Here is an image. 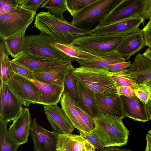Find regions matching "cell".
<instances>
[{
	"instance_id": "cell-30",
	"label": "cell",
	"mask_w": 151,
	"mask_h": 151,
	"mask_svg": "<svg viewBox=\"0 0 151 151\" xmlns=\"http://www.w3.org/2000/svg\"><path fill=\"white\" fill-rule=\"evenodd\" d=\"M72 64L65 73L63 83V93L68 92L75 104H78L79 99L77 92L76 80L73 74L75 69Z\"/></svg>"
},
{
	"instance_id": "cell-39",
	"label": "cell",
	"mask_w": 151,
	"mask_h": 151,
	"mask_svg": "<svg viewBox=\"0 0 151 151\" xmlns=\"http://www.w3.org/2000/svg\"><path fill=\"white\" fill-rule=\"evenodd\" d=\"M131 64V61H125L110 65L105 68L111 72H120L127 69Z\"/></svg>"
},
{
	"instance_id": "cell-1",
	"label": "cell",
	"mask_w": 151,
	"mask_h": 151,
	"mask_svg": "<svg viewBox=\"0 0 151 151\" xmlns=\"http://www.w3.org/2000/svg\"><path fill=\"white\" fill-rule=\"evenodd\" d=\"M32 27L50 36L57 43L64 44H70L76 39L89 35L91 30L78 28L70 22L44 11L36 16Z\"/></svg>"
},
{
	"instance_id": "cell-48",
	"label": "cell",
	"mask_w": 151,
	"mask_h": 151,
	"mask_svg": "<svg viewBox=\"0 0 151 151\" xmlns=\"http://www.w3.org/2000/svg\"><path fill=\"white\" fill-rule=\"evenodd\" d=\"M142 54L147 58L151 60V48H147Z\"/></svg>"
},
{
	"instance_id": "cell-7",
	"label": "cell",
	"mask_w": 151,
	"mask_h": 151,
	"mask_svg": "<svg viewBox=\"0 0 151 151\" xmlns=\"http://www.w3.org/2000/svg\"><path fill=\"white\" fill-rule=\"evenodd\" d=\"M120 0H96L73 17L70 23L81 29L90 30Z\"/></svg>"
},
{
	"instance_id": "cell-5",
	"label": "cell",
	"mask_w": 151,
	"mask_h": 151,
	"mask_svg": "<svg viewBox=\"0 0 151 151\" xmlns=\"http://www.w3.org/2000/svg\"><path fill=\"white\" fill-rule=\"evenodd\" d=\"M56 42L50 36L40 32L39 34L27 35L23 52L42 58L67 61H73V58L52 46Z\"/></svg>"
},
{
	"instance_id": "cell-25",
	"label": "cell",
	"mask_w": 151,
	"mask_h": 151,
	"mask_svg": "<svg viewBox=\"0 0 151 151\" xmlns=\"http://www.w3.org/2000/svg\"><path fill=\"white\" fill-rule=\"evenodd\" d=\"M81 66L91 68H105L108 66L126 60L117 51L110 54L99 56L97 59L78 60L76 61Z\"/></svg>"
},
{
	"instance_id": "cell-15",
	"label": "cell",
	"mask_w": 151,
	"mask_h": 151,
	"mask_svg": "<svg viewBox=\"0 0 151 151\" xmlns=\"http://www.w3.org/2000/svg\"><path fill=\"white\" fill-rule=\"evenodd\" d=\"M31 119L29 109L23 108L8 129L11 138L20 145L28 142Z\"/></svg>"
},
{
	"instance_id": "cell-14",
	"label": "cell",
	"mask_w": 151,
	"mask_h": 151,
	"mask_svg": "<svg viewBox=\"0 0 151 151\" xmlns=\"http://www.w3.org/2000/svg\"><path fill=\"white\" fill-rule=\"evenodd\" d=\"M43 108L53 131L58 134L72 133L74 127L62 108L57 104L45 106Z\"/></svg>"
},
{
	"instance_id": "cell-8",
	"label": "cell",
	"mask_w": 151,
	"mask_h": 151,
	"mask_svg": "<svg viewBox=\"0 0 151 151\" xmlns=\"http://www.w3.org/2000/svg\"><path fill=\"white\" fill-rule=\"evenodd\" d=\"M145 0H120L95 27H99L137 16L147 19Z\"/></svg>"
},
{
	"instance_id": "cell-43",
	"label": "cell",
	"mask_w": 151,
	"mask_h": 151,
	"mask_svg": "<svg viewBox=\"0 0 151 151\" xmlns=\"http://www.w3.org/2000/svg\"><path fill=\"white\" fill-rule=\"evenodd\" d=\"M99 151H132V150H129L125 148H118L113 146L104 148Z\"/></svg>"
},
{
	"instance_id": "cell-44",
	"label": "cell",
	"mask_w": 151,
	"mask_h": 151,
	"mask_svg": "<svg viewBox=\"0 0 151 151\" xmlns=\"http://www.w3.org/2000/svg\"><path fill=\"white\" fill-rule=\"evenodd\" d=\"M146 139L147 145L145 151H151V136L148 133L146 135Z\"/></svg>"
},
{
	"instance_id": "cell-47",
	"label": "cell",
	"mask_w": 151,
	"mask_h": 151,
	"mask_svg": "<svg viewBox=\"0 0 151 151\" xmlns=\"http://www.w3.org/2000/svg\"><path fill=\"white\" fill-rule=\"evenodd\" d=\"M146 106L150 119L151 120V94L149 101Z\"/></svg>"
},
{
	"instance_id": "cell-9",
	"label": "cell",
	"mask_w": 151,
	"mask_h": 151,
	"mask_svg": "<svg viewBox=\"0 0 151 151\" xmlns=\"http://www.w3.org/2000/svg\"><path fill=\"white\" fill-rule=\"evenodd\" d=\"M10 89L22 105L40 104L42 96L36 85L31 80L15 73L8 84Z\"/></svg>"
},
{
	"instance_id": "cell-2",
	"label": "cell",
	"mask_w": 151,
	"mask_h": 151,
	"mask_svg": "<svg viewBox=\"0 0 151 151\" xmlns=\"http://www.w3.org/2000/svg\"><path fill=\"white\" fill-rule=\"evenodd\" d=\"M122 119L102 115L93 119L94 128L91 134L104 147L127 145L129 132Z\"/></svg>"
},
{
	"instance_id": "cell-37",
	"label": "cell",
	"mask_w": 151,
	"mask_h": 151,
	"mask_svg": "<svg viewBox=\"0 0 151 151\" xmlns=\"http://www.w3.org/2000/svg\"><path fill=\"white\" fill-rule=\"evenodd\" d=\"M78 130L79 132L80 135L91 144L96 150L99 151L105 148L101 142L91 133L83 131Z\"/></svg>"
},
{
	"instance_id": "cell-29",
	"label": "cell",
	"mask_w": 151,
	"mask_h": 151,
	"mask_svg": "<svg viewBox=\"0 0 151 151\" xmlns=\"http://www.w3.org/2000/svg\"><path fill=\"white\" fill-rule=\"evenodd\" d=\"M25 32L21 33L17 37L4 40L5 48L9 55L15 58L23 52L25 40Z\"/></svg>"
},
{
	"instance_id": "cell-31",
	"label": "cell",
	"mask_w": 151,
	"mask_h": 151,
	"mask_svg": "<svg viewBox=\"0 0 151 151\" xmlns=\"http://www.w3.org/2000/svg\"><path fill=\"white\" fill-rule=\"evenodd\" d=\"M66 0H45L39 8H46L48 12L60 19L65 20L63 14L68 11Z\"/></svg>"
},
{
	"instance_id": "cell-20",
	"label": "cell",
	"mask_w": 151,
	"mask_h": 151,
	"mask_svg": "<svg viewBox=\"0 0 151 151\" xmlns=\"http://www.w3.org/2000/svg\"><path fill=\"white\" fill-rule=\"evenodd\" d=\"M145 46V41L142 30L125 36L117 51L125 60L140 51Z\"/></svg>"
},
{
	"instance_id": "cell-22",
	"label": "cell",
	"mask_w": 151,
	"mask_h": 151,
	"mask_svg": "<svg viewBox=\"0 0 151 151\" xmlns=\"http://www.w3.org/2000/svg\"><path fill=\"white\" fill-rule=\"evenodd\" d=\"M37 86L42 95L40 104L45 106L57 104L63 95L64 86L49 84L36 80H30Z\"/></svg>"
},
{
	"instance_id": "cell-10",
	"label": "cell",
	"mask_w": 151,
	"mask_h": 151,
	"mask_svg": "<svg viewBox=\"0 0 151 151\" xmlns=\"http://www.w3.org/2000/svg\"><path fill=\"white\" fill-rule=\"evenodd\" d=\"M144 21L142 17L136 16L104 26L95 27L91 30L89 35L125 36L140 30L139 27Z\"/></svg>"
},
{
	"instance_id": "cell-53",
	"label": "cell",
	"mask_w": 151,
	"mask_h": 151,
	"mask_svg": "<svg viewBox=\"0 0 151 151\" xmlns=\"http://www.w3.org/2000/svg\"><path fill=\"white\" fill-rule=\"evenodd\" d=\"M95 151H96V150H95Z\"/></svg>"
},
{
	"instance_id": "cell-42",
	"label": "cell",
	"mask_w": 151,
	"mask_h": 151,
	"mask_svg": "<svg viewBox=\"0 0 151 151\" xmlns=\"http://www.w3.org/2000/svg\"><path fill=\"white\" fill-rule=\"evenodd\" d=\"M117 94L119 96H124L129 98L136 96L134 89L131 87L122 86L116 88Z\"/></svg>"
},
{
	"instance_id": "cell-19",
	"label": "cell",
	"mask_w": 151,
	"mask_h": 151,
	"mask_svg": "<svg viewBox=\"0 0 151 151\" xmlns=\"http://www.w3.org/2000/svg\"><path fill=\"white\" fill-rule=\"evenodd\" d=\"M123 103L124 118L128 117L134 121L146 122L150 120L145 105L139 101L136 96L129 98L120 96Z\"/></svg>"
},
{
	"instance_id": "cell-12",
	"label": "cell",
	"mask_w": 151,
	"mask_h": 151,
	"mask_svg": "<svg viewBox=\"0 0 151 151\" xmlns=\"http://www.w3.org/2000/svg\"><path fill=\"white\" fill-rule=\"evenodd\" d=\"M30 134L33 140L34 151H57L59 134L39 125L35 118L31 119Z\"/></svg>"
},
{
	"instance_id": "cell-35",
	"label": "cell",
	"mask_w": 151,
	"mask_h": 151,
	"mask_svg": "<svg viewBox=\"0 0 151 151\" xmlns=\"http://www.w3.org/2000/svg\"><path fill=\"white\" fill-rule=\"evenodd\" d=\"M45 0H17L18 4L25 9L36 12Z\"/></svg>"
},
{
	"instance_id": "cell-21",
	"label": "cell",
	"mask_w": 151,
	"mask_h": 151,
	"mask_svg": "<svg viewBox=\"0 0 151 151\" xmlns=\"http://www.w3.org/2000/svg\"><path fill=\"white\" fill-rule=\"evenodd\" d=\"M12 60L32 71L39 68L63 64L69 62L42 58L24 52Z\"/></svg>"
},
{
	"instance_id": "cell-52",
	"label": "cell",
	"mask_w": 151,
	"mask_h": 151,
	"mask_svg": "<svg viewBox=\"0 0 151 151\" xmlns=\"http://www.w3.org/2000/svg\"><path fill=\"white\" fill-rule=\"evenodd\" d=\"M150 20H151V17Z\"/></svg>"
},
{
	"instance_id": "cell-38",
	"label": "cell",
	"mask_w": 151,
	"mask_h": 151,
	"mask_svg": "<svg viewBox=\"0 0 151 151\" xmlns=\"http://www.w3.org/2000/svg\"><path fill=\"white\" fill-rule=\"evenodd\" d=\"M18 5L17 0H0V15L10 12Z\"/></svg>"
},
{
	"instance_id": "cell-46",
	"label": "cell",
	"mask_w": 151,
	"mask_h": 151,
	"mask_svg": "<svg viewBox=\"0 0 151 151\" xmlns=\"http://www.w3.org/2000/svg\"><path fill=\"white\" fill-rule=\"evenodd\" d=\"M147 14L148 19L151 17V0H146Z\"/></svg>"
},
{
	"instance_id": "cell-50",
	"label": "cell",
	"mask_w": 151,
	"mask_h": 151,
	"mask_svg": "<svg viewBox=\"0 0 151 151\" xmlns=\"http://www.w3.org/2000/svg\"><path fill=\"white\" fill-rule=\"evenodd\" d=\"M148 133H149L151 136V129L148 132Z\"/></svg>"
},
{
	"instance_id": "cell-11",
	"label": "cell",
	"mask_w": 151,
	"mask_h": 151,
	"mask_svg": "<svg viewBox=\"0 0 151 151\" xmlns=\"http://www.w3.org/2000/svg\"><path fill=\"white\" fill-rule=\"evenodd\" d=\"M115 73L138 85H142L151 80V60L139 53L129 68Z\"/></svg>"
},
{
	"instance_id": "cell-13",
	"label": "cell",
	"mask_w": 151,
	"mask_h": 151,
	"mask_svg": "<svg viewBox=\"0 0 151 151\" xmlns=\"http://www.w3.org/2000/svg\"><path fill=\"white\" fill-rule=\"evenodd\" d=\"M0 96V117L5 121H13L23 109L22 104L11 91L8 85L1 81Z\"/></svg>"
},
{
	"instance_id": "cell-26",
	"label": "cell",
	"mask_w": 151,
	"mask_h": 151,
	"mask_svg": "<svg viewBox=\"0 0 151 151\" xmlns=\"http://www.w3.org/2000/svg\"><path fill=\"white\" fill-rule=\"evenodd\" d=\"M51 45L73 58L74 61H76L78 60L95 59L99 57V56L93 55L79 47L71 44L55 42L51 44Z\"/></svg>"
},
{
	"instance_id": "cell-24",
	"label": "cell",
	"mask_w": 151,
	"mask_h": 151,
	"mask_svg": "<svg viewBox=\"0 0 151 151\" xmlns=\"http://www.w3.org/2000/svg\"><path fill=\"white\" fill-rule=\"evenodd\" d=\"M86 139L81 136L67 133L59 134L57 141V150L80 151Z\"/></svg>"
},
{
	"instance_id": "cell-34",
	"label": "cell",
	"mask_w": 151,
	"mask_h": 151,
	"mask_svg": "<svg viewBox=\"0 0 151 151\" xmlns=\"http://www.w3.org/2000/svg\"><path fill=\"white\" fill-rule=\"evenodd\" d=\"M11 63L15 73L21 75L30 80H35L32 71L12 60H11Z\"/></svg>"
},
{
	"instance_id": "cell-28",
	"label": "cell",
	"mask_w": 151,
	"mask_h": 151,
	"mask_svg": "<svg viewBox=\"0 0 151 151\" xmlns=\"http://www.w3.org/2000/svg\"><path fill=\"white\" fill-rule=\"evenodd\" d=\"M9 122L0 117V151H17L20 145L10 135L7 129Z\"/></svg>"
},
{
	"instance_id": "cell-23",
	"label": "cell",
	"mask_w": 151,
	"mask_h": 151,
	"mask_svg": "<svg viewBox=\"0 0 151 151\" xmlns=\"http://www.w3.org/2000/svg\"><path fill=\"white\" fill-rule=\"evenodd\" d=\"M62 109L74 128L91 133V129L83 121L76 108L75 103L68 92L64 93L60 100Z\"/></svg>"
},
{
	"instance_id": "cell-36",
	"label": "cell",
	"mask_w": 151,
	"mask_h": 151,
	"mask_svg": "<svg viewBox=\"0 0 151 151\" xmlns=\"http://www.w3.org/2000/svg\"><path fill=\"white\" fill-rule=\"evenodd\" d=\"M136 96L143 104L146 105L149 100L151 93L146 86L140 85L134 89Z\"/></svg>"
},
{
	"instance_id": "cell-45",
	"label": "cell",
	"mask_w": 151,
	"mask_h": 151,
	"mask_svg": "<svg viewBox=\"0 0 151 151\" xmlns=\"http://www.w3.org/2000/svg\"><path fill=\"white\" fill-rule=\"evenodd\" d=\"M84 148L85 151H95L96 150L94 146L87 140L84 143Z\"/></svg>"
},
{
	"instance_id": "cell-51",
	"label": "cell",
	"mask_w": 151,
	"mask_h": 151,
	"mask_svg": "<svg viewBox=\"0 0 151 151\" xmlns=\"http://www.w3.org/2000/svg\"><path fill=\"white\" fill-rule=\"evenodd\" d=\"M57 151H61V150H57Z\"/></svg>"
},
{
	"instance_id": "cell-16",
	"label": "cell",
	"mask_w": 151,
	"mask_h": 151,
	"mask_svg": "<svg viewBox=\"0 0 151 151\" xmlns=\"http://www.w3.org/2000/svg\"><path fill=\"white\" fill-rule=\"evenodd\" d=\"M72 61L63 64L39 68L32 71L33 76L39 82L63 86L65 75Z\"/></svg>"
},
{
	"instance_id": "cell-41",
	"label": "cell",
	"mask_w": 151,
	"mask_h": 151,
	"mask_svg": "<svg viewBox=\"0 0 151 151\" xmlns=\"http://www.w3.org/2000/svg\"><path fill=\"white\" fill-rule=\"evenodd\" d=\"M145 41V46L151 48V20L142 29Z\"/></svg>"
},
{
	"instance_id": "cell-27",
	"label": "cell",
	"mask_w": 151,
	"mask_h": 151,
	"mask_svg": "<svg viewBox=\"0 0 151 151\" xmlns=\"http://www.w3.org/2000/svg\"><path fill=\"white\" fill-rule=\"evenodd\" d=\"M0 39V81L8 84L15 73L13 69L9 55L5 48L4 40Z\"/></svg>"
},
{
	"instance_id": "cell-32",
	"label": "cell",
	"mask_w": 151,
	"mask_h": 151,
	"mask_svg": "<svg viewBox=\"0 0 151 151\" xmlns=\"http://www.w3.org/2000/svg\"><path fill=\"white\" fill-rule=\"evenodd\" d=\"M96 0H66L68 11L73 17L86 7Z\"/></svg>"
},
{
	"instance_id": "cell-3",
	"label": "cell",
	"mask_w": 151,
	"mask_h": 151,
	"mask_svg": "<svg viewBox=\"0 0 151 151\" xmlns=\"http://www.w3.org/2000/svg\"><path fill=\"white\" fill-rule=\"evenodd\" d=\"M73 74L77 81L95 93L111 96L117 95L111 72L106 68L80 66L75 68Z\"/></svg>"
},
{
	"instance_id": "cell-17",
	"label": "cell",
	"mask_w": 151,
	"mask_h": 151,
	"mask_svg": "<svg viewBox=\"0 0 151 151\" xmlns=\"http://www.w3.org/2000/svg\"><path fill=\"white\" fill-rule=\"evenodd\" d=\"M95 95L101 115L124 118L123 103L120 96H109L96 93Z\"/></svg>"
},
{
	"instance_id": "cell-6",
	"label": "cell",
	"mask_w": 151,
	"mask_h": 151,
	"mask_svg": "<svg viewBox=\"0 0 151 151\" xmlns=\"http://www.w3.org/2000/svg\"><path fill=\"white\" fill-rule=\"evenodd\" d=\"M125 36L89 35L80 37L70 44L97 56H103L116 51Z\"/></svg>"
},
{
	"instance_id": "cell-18",
	"label": "cell",
	"mask_w": 151,
	"mask_h": 151,
	"mask_svg": "<svg viewBox=\"0 0 151 151\" xmlns=\"http://www.w3.org/2000/svg\"><path fill=\"white\" fill-rule=\"evenodd\" d=\"M79 101L77 104L93 119L101 115L98 107L95 93L76 81Z\"/></svg>"
},
{
	"instance_id": "cell-40",
	"label": "cell",
	"mask_w": 151,
	"mask_h": 151,
	"mask_svg": "<svg viewBox=\"0 0 151 151\" xmlns=\"http://www.w3.org/2000/svg\"><path fill=\"white\" fill-rule=\"evenodd\" d=\"M75 106L83 120L92 131L94 128L93 119L78 105L75 104Z\"/></svg>"
},
{
	"instance_id": "cell-49",
	"label": "cell",
	"mask_w": 151,
	"mask_h": 151,
	"mask_svg": "<svg viewBox=\"0 0 151 151\" xmlns=\"http://www.w3.org/2000/svg\"><path fill=\"white\" fill-rule=\"evenodd\" d=\"M141 85H143L146 87L151 93V80Z\"/></svg>"
},
{
	"instance_id": "cell-4",
	"label": "cell",
	"mask_w": 151,
	"mask_h": 151,
	"mask_svg": "<svg viewBox=\"0 0 151 151\" xmlns=\"http://www.w3.org/2000/svg\"><path fill=\"white\" fill-rule=\"evenodd\" d=\"M36 13L18 5L10 12L0 15V38L4 40L17 37L25 32Z\"/></svg>"
},
{
	"instance_id": "cell-33",
	"label": "cell",
	"mask_w": 151,
	"mask_h": 151,
	"mask_svg": "<svg viewBox=\"0 0 151 151\" xmlns=\"http://www.w3.org/2000/svg\"><path fill=\"white\" fill-rule=\"evenodd\" d=\"M111 76L116 88L122 86H127L132 87L134 89L140 86L127 78L117 74L115 72H111Z\"/></svg>"
}]
</instances>
